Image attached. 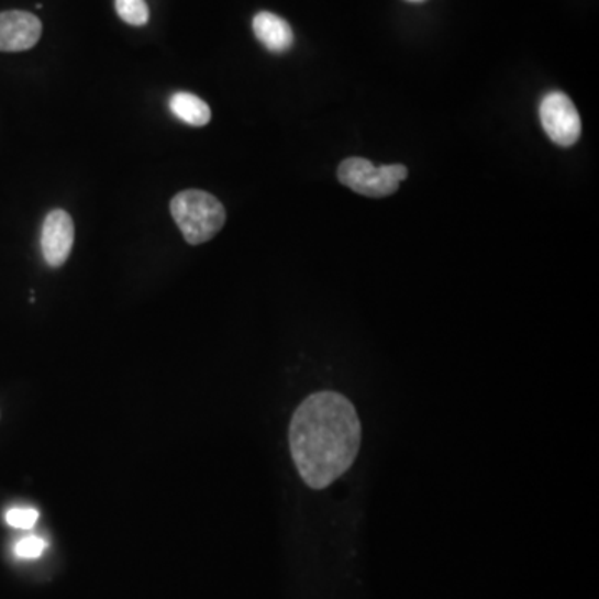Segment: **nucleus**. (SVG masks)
I'll list each match as a JSON object with an SVG mask.
<instances>
[{"instance_id":"obj_9","label":"nucleus","mask_w":599,"mask_h":599,"mask_svg":"<svg viewBox=\"0 0 599 599\" xmlns=\"http://www.w3.org/2000/svg\"><path fill=\"white\" fill-rule=\"evenodd\" d=\"M117 14L129 25L142 27L147 24L151 12L145 0H115Z\"/></svg>"},{"instance_id":"obj_1","label":"nucleus","mask_w":599,"mask_h":599,"mask_svg":"<svg viewBox=\"0 0 599 599\" xmlns=\"http://www.w3.org/2000/svg\"><path fill=\"white\" fill-rule=\"evenodd\" d=\"M291 458L312 490H325L356 459L362 423L348 398L317 391L295 410L290 422Z\"/></svg>"},{"instance_id":"obj_2","label":"nucleus","mask_w":599,"mask_h":599,"mask_svg":"<svg viewBox=\"0 0 599 599\" xmlns=\"http://www.w3.org/2000/svg\"><path fill=\"white\" fill-rule=\"evenodd\" d=\"M170 212L190 245L206 244L212 240L223 229L226 220L222 203L203 190L177 193L171 199Z\"/></svg>"},{"instance_id":"obj_12","label":"nucleus","mask_w":599,"mask_h":599,"mask_svg":"<svg viewBox=\"0 0 599 599\" xmlns=\"http://www.w3.org/2000/svg\"><path fill=\"white\" fill-rule=\"evenodd\" d=\"M410 2H422V0H410Z\"/></svg>"},{"instance_id":"obj_5","label":"nucleus","mask_w":599,"mask_h":599,"mask_svg":"<svg viewBox=\"0 0 599 599\" xmlns=\"http://www.w3.org/2000/svg\"><path fill=\"white\" fill-rule=\"evenodd\" d=\"M74 247L73 217L66 210H52L45 217L41 233V248L48 267L58 268L66 264Z\"/></svg>"},{"instance_id":"obj_3","label":"nucleus","mask_w":599,"mask_h":599,"mask_svg":"<svg viewBox=\"0 0 599 599\" xmlns=\"http://www.w3.org/2000/svg\"><path fill=\"white\" fill-rule=\"evenodd\" d=\"M408 177L404 165H381L375 167L370 160L350 157L339 167V180L359 196L384 199L393 196L400 184Z\"/></svg>"},{"instance_id":"obj_8","label":"nucleus","mask_w":599,"mask_h":599,"mask_svg":"<svg viewBox=\"0 0 599 599\" xmlns=\"http://www.w3.org/2000/svg\"><path fill=\"white\" fill-rule=\"evenodd\" d=\"M168 106H170L171 113L177 119L182 120L186 124L193 125V127H203L212 119L210 107L200 97L193 96V93H174L170 97Z\"/></svg>"},{"instance_id":"obj_10","label":"nucleus","mask_w":599,"mask_h":599,"mask_svg":"<svg viewBox=\"0 0 599 599\" xmlns=\"http://www.w3.org/2000/svg\"><path fill=\"white\" fill-rule=\"evenodd\" d=\"M38 511L34 508H12L5 514V521L18 530H32L37 523Z\"/></svg>"},{"instance_id":"obj_7","label":"nucleus","mask_w":599,"mask_h":599,"mask_svg":"<svg viewBox=\"0 0 599 599\" xmlns=\"http://www.w3.org/2000/svg\"><path fill=\"white\" fill-rule=\"evenodd\" d=\"M255 37L275 54L287 52L293 45V31L285 19L271 12H260L254 19Z\"/></svg>"},{"instance_id":"obj_6","label":"nucleus","mask_w":599,"mask_h":599,"mask_svg":"<svg viewBox=\"0 0 599 599\" xmlns=\"http://www.w3.org/2000/svg\"><path fill=\"white\" fill-rule=\"evenodd\" d=\"M42 35V22L31 12H0V52L29 51Z\"/></svg>"},{"instance_id":"obj_11","label":"nucleus","mask_w":599,"mask_h":599,"mask_svg":"<svg viewBox=\"0 0 599 599\" xmlns=\"http://www.w3.org/2000/svg\"><path fill=\"white\" fill-rule=\"evenodd\" d=\"M45 548H47V542H44L42 537H22L21 542L15 545V555L22 559L41 558L44 555Z\"/></svg>"},{"instance_id":"obj_4","label":"nucleus","mask_w":599,"mask_h":599,"mask_svg":"<svg viewBox=\"0 0 599 599\" xmlns=\"http://www.w3.org/2000/svg\"><path fill=\"white\" fill-rule=\"evenodd\" d=\"M540 119L548 137L559 147H572L581 137V119L575 103L563 92H552L542 100Z\"/></svg>"}]
</instances>
